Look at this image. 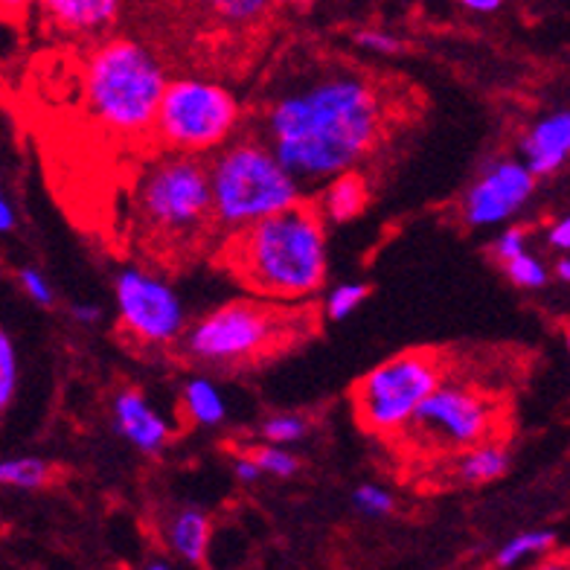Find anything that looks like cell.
Segmentation results:
<instances>
[{
  "label": "cell",
  "mask_w": 570,
  "mask_h": 570,
  "mask_svg": "<svg viewBox=\"0 0 570 570\" xmlns=\"http://www.w3.org/2000/svg\"><path fill=\"white\" fill-rule=\"evenodd\" d=\"M501 265L503 271H507V277H510L518 288H541V285L548 283V271H544V265H541L533 254H527V250H521V254L512 256V259H507V263Z\"/></svg>",
  "instance_id": "cell-25"
},
{
  "label": "cell",
  "mask_w": 570,
  "mask_h": 570,
  "mask_svg": "<svg viewBox=\"0 0 570 570\" xmlns=\"http://www.w3.org/2000/svg\"><path fill=\"white\" fill-rule=\"evenodd\" d=\"M524 230L521 227H510V230H503L501 236H498L495 242V256L501 259V263H507V259H512V256H518L524 248Z\"/></svg>",
  "instance_id": "cell-30"
},
{
  "label": "cell",
  "mask_w": 570,
  "mask_h": 570,
  "mask_svg": "<svg viewBox=\"0 0 570 570\" xmlns=\"http://www.w3.org/2000/svg\"><path fill=\"white\" fill-rule=\"evenodd\" d=\"M315 330V315L279 301H233L198 317L184 332L193 361L218 370H239L277 355Z\"/></svg>",
  "instance_id": "cell-5"
},
{
  "label": "cell",
  "mask_w": 570,
  "mask_h": 570,
  "mask_svg": "<svg viewBox=\"0 0 570 570\" xmlns=\"http://www.w3.org/2000/svg\"><path fill=\"white\" fill-rule=\"evenodd\" d=\"M521 158L535 178L562 169L570 158V111L550 114L535 122L521 140Z\"/></svg>",
  "instance_id": "cell-14"
},
{
  "label": "cell",
  "mask_w": 570,
  "mask_h": 570,
  "mask_svg": "<svg viewBox=\"0 0 570 570\" xmlns=\"http://www.w3.org/2000/svg\"><path fill=\"white\" fill-rule=\"evenodd\" d=\"M210 518H207V512L196 510V507L175 510L166 521V544L180 562L187 564H204L207 550H210Z\"/></svg>",
  "instance_id": "cell-16"
},
{
  "label": "cell",
  "mask_w": 570,
  "mask_h": 570,
  "mask_svg": "<svg viewBox=\"0 0 570 570\" xmlns=\"http://www.w3.org/2000/svg\"><path fill=\"white\" fill-rule=\"evenodd\" d=\"M535 189V175L524 160H492L463 196V218L472 227H495L515 216Z\"/></svg>",
  "instance_id": "cell-11"
},
{
  "label": "cell",
  "mask_w": 570,
  "mask_h": 570,
  "mask_svg": "<svg viewBox=\"0 0 570 570\" xmlns=\"http://www.w3.org/2000/svg\"><path fill=\"white\" fill-rule=\"evenodd\" d=\"M556 535L550 530H530V533H518L512 535L507 544L495 553V568H515L530 556L548 553L553 548Z\"/></svg>",
  "instance_id": "cell-20"
},
{
  "label": "cell",
  "mask_w": 570,
  "mask_h": 570,
  "mask_svg": "<svg viewBox=\"0 0 570 570\" xmlns=\"http://www.w3.org/2000/svg\"><path fill=\"white\" fill-rule=\"evenodd\" d=\"M166 85L158 56L135 38H106L85 59V108L102 131L122 140L155 135Z\"/></svg>",
  "instance_id": "cell-3"
},
{
  "label": "cell",
  "mask_w": 570,
  "mask_h": 570,
  "mask_svg": "<svg viewBox=\"0 0 570 570\" xmlns=\"http://www.w3.org/2000/svg\"><path fill=\"white\" fill-rule=\"evenodd\" d=\"M70 315H73V321L79 323H97L99 315H102V308L94 306V303H76L73 308H70Z\"/></svg>",
  "instance_id": "cell-34"
},
{
  "label": "cell",
  "mask_w": 570,
  "mask_h": 570,
  "mask_svg": "<svg viewBox=\"0 0 570 570\" xmlns=\"http://www.w3.org/2000/svg\"><path fill=\"white\" fill-rule=\"evenodd\" d=\"M550 245L559 250H570V216H564L562 222H556L553 227H550Z\"/></svg>",
  "instance_id": "cell-33"
},
{
  "label": "cell",
  "mask_w": 570,
  "mask_h": 570,
  "mask_svg": "<svg viewBox=\"0 0 570 570\" xmlns=\"http://www.w3.org/2000/svg\"><path fill=\"white\" fill-rule=\"evenodd\" d=\"M248 454L259 463V469H263L265 474H274V478H292V474H297V469H301V460L274 443L250 445Z\"/></svg>",
  "instance_id": "cell-24"
},
{
  "label": "cell",
  "mask_w": 570,
  "mask_h": 570,
  "mask_svg": "<svg viewBox=\"0 0 570 570\" xmlns=\"http://www.w3.org/2000/svg\"><path fill=\"white\" fill-rule=\"evenodd\" d=\"M196 3L216 21L245 27V23L263 21L277 0H196Z\"/></svg>",
  "instance_id": "cell-19"
},
{
  "label": "cell",
  "mask_w": 570,
  "mask_h": 570,
  "mask_svg": "<svg viewBox=\"0 0 570 570\" xmlns=\"http://www.w3.org/2000/svg\"><path fill=\"white\" fill-rule=\"evenodd\" d=\"M353 501L364 515L379 518V515H391L393 512V495L384 487H375V483H364L353 492Z\"/></svg>",
  "instance_id": "cell-27"
},
{
  "label": "cell",
  "mask_w": 570,
  "mask_h": 570,
  "mask_svg": "<svg viewBox=\"0 0 570 570\" xmlns=\"http://www.w3.org/2000/svg\"><path fill=\"white\" fill-rule=\"evenodd\" d=\"M495 425V411L487 396L465 384H440L422 402L411 431L425 443L445 451H465L487 443Z\"/></svg>",
  "instance_id": "cell-10"
},
{
  "label": "cell",
  "mask_w": 570,
  "mask_h": 570,
  "mask_svg": "<svg viewBox=\"0 0 570 570\" xmlns=\"http://www.w3.org/2000/svg\"><path fill=\"white\" fill-rule=\"evenodd\" d=\"M18 283H21V288L27 292V297H30L32 303H38V306H53V285L47 283V277L41 271L21 268L18 271Z\"/></svg>",
  "instance_id": "cell-28"
},
{
  "label": "cell",
  "mask_w": 570,
  "mask_h": 570,
  "mask_svg": "<svg viewBox=\"0 0 570 570\" xmlns=\"http://www.w3.org/2000/svg\"><path fill=\"white\" fill-rule=\"evenodd\" d=\"M149 568H151V570H169V568H173V564L166 562V559H155V562H151Z\"/></svg>",
  "instance_id": "cell-38"
},
{
  "label": "cell",
  "mask_w": 570,
  "mask_h": 570,
  "mask_svg": "<svg viewBox=\"0 0 570 570\" xmlns=\"http://www.w3.org/2000/svg\"><path fill=\"white\" fill-rule=\"evenodd\" d=\"M510 469V454L495 443H481L463 451L458 474L465 483H492Z\"/></svg>",
  "instance_id": "cell-18"
},
{
  "label": "cell",
  "mask_w": 570,
  "mask_h": 570,
  "mask_svg": "<svg viewBox=\"0 0 570 570\" xmlns=\"http://www.w3.org/2000/svg\"><path fill=\"white\" fill-rule=\"evenodd\" d=\"M303 434H306V422H303L301 416H294V413L271 416V420L263 425L265 443H274V445L297 443V440H303Z\"/></svg>",
  "instance_id": "cell-26"
},
{
  "label": "cell",
  "mask_w": 570,
  "mask_h": 570,
  "mask_svg": "<svg viewBox=\"0 0 570 570\" xmlns=\"http://www.w3.org/2000/svg\"><path fill=\"white\" fill-rule=\"evenodd\" d=\"M135 216L149 248L169 256L193 250L216 230L210 166L180 151L151 160L137 180Z\"/></svg>",
  "instance_id": "cell-4"
},
{
  "label": "cell",
  "mask_w": 570,
  "mask_h": 570,
  "mask_svg": "<svg viewBox=\"0 0 570 570\" xmlns=\"http://www.w3.org/2000/svg\"><path fill=\"white\" fill-rule=\"evenodd\" d=\"M355 45L361 50H367V53L375 56H396L402 53V41L396 36H391L387 30H361L355 32Z\"/></svg>",
  "instance_id": "cell-29"
},
{
  "label": "cell",
  "mask_w": 570,
  "mask_h": 570,
  "mask_svg": "<svg viewBox=\"0 0 570 570\" xmlns=\"http://www.w3.org/2000/svg\"><path fill=\"white\" fill-rule=\"evenodd\" d=\"M443 361L428 350H411L382 361L353 387L355 420L370 434L391 436L407 431L431 393L443 384Z\"/></svg>",
  "instance_id": "cell-8"
},
{
  "label": "cell",
  "mask_w": 570,
  "mask_h": 570,
  "mask_svg": "<svg viewBox=\"0 0 570 570\" xmlns=\"http://www.w3.org/2000/svg\"><path fill=\"white\" fill-rule=\"evenodd\" d=\"M16 227V210H12V204L3 198V189H0V233H9Z\"/></svg>",
  "instance_id": "cell-36"
},
{
  "label": "cell",
  "mask_w": 570,
  "mask_h": 570,
  "mask_svg": "<svg viewBox=\"0 0 570 570\" xmlns=\"http://www.w3.org/2000/svg\"><path fill=\"white\" fill-rule=\"evenodd\" d=\"M184 411H187L189 422H196V425L204 428L222 425L227 416V405L222 391H218L210 379H202V375L189 379L187 387H184Z\"/></svg>",
  "instance_id": "cell-17"
},
{
  "label": "cell",
  "mask_w": 570,
  "mask_h": 570,
  "mask_svg": "<svg viewBox=\"0 0 570 570\" xmlns=\"http://www.w3.org/2000/svg\"><path fill=\"white\" fill-rule=\"evenodd\" d=\"M117 315L128 338L146 350H166L184 341L187 312L164 277L142 268H122L114 283Z\"/></svg>",
  "instance_id": "cell-9"
},
{
  "label": "cell",
  "mask_w": 570,
  "mask_h": 570,
  "mask_svg": "<svg viewBox=\"0 0 570 570\" xmlns=\"http://www.w3.org/2000/svg\"><path fill=\"white\" fill-rule=\"evenodd\" d=\"M384 135L379 85L358 73H326L285 88L263 114V137L303 187L355 169Z\"/></svg>",
  "instance_id": "cell-1"
},
{
  "label": "cell",
  "mask_w": 570,
  "mask_h": 570,
  "mask_svg": "<svg viewBox=\"0 0 570 570\" xmlns=\"http://www.w3.org/2000/svg\"><path fill=\"white\" fill-rule=\"evenodd\" d=\"M370 202V184L358 169H346L335 175L321 187V196L315 198L317 210L326 218V225H346L364 213Z\"/></svg>",
  "instance_id": "cell-15"
},
{
  "label": "cell",
  "mask_w": 570,
  "mask_h": 570,
  "mask_svg": "<svg viewBox=\"0 0 570 570\" xmlns=\"http://www.w3.org/2000/svg\"><path fill=\"white\" fill-rule=\"evenodd\" d=\"M45 21L68 38H99L120 18L122 0H38Z\"/></svg>",
  "instance_id": "cell-12"
},
{
  "label": "cell",
  "mask_w": 570,
  "mask_h": 570,
  "mask_svg": "<svg viewBox=\"0 0 570 570\" xmlns=\"http://www.w3.org/2000/svg\"><path fill=\"white\" fill-rule=\"evenodd\" d=\"M114 425L122 440H128L142 454H158L173 434L169 422L135 387H126L114 396Z\"/></svg>",
  "instance_id": "cell-13"
},
{
  "label": "cell",
  "mask_w": 570,
  "mask_h": 570,
  "mask_svg": "<svg viewBox=\"0 0 570 570\" xmlns=\"http://www.w3.org/2000/svg\"><path fill=\"white\" fill-rule=\"evenodd\" d=\"M222 265L254 297L301 303L326 283V218L315 202H297L227 233Z\"/></svg>",
  "instance_id": "cell-2"
},
{
  "label": "cell",
  "mask_w": 570,
  "mask_h": 570,
  "mask_svg": "<svg viewBox=\"0 0 570 570\" xmlns=\"http://www.w3.org/2000/svg\"><path fill=\"white\" fill-rule=\"evenodd\" d=\"M458 3L463 9H469V12H481V16L498 12L503 7V0H458Z\"/></svg>",
  "instance_id": "cell-35"
},
{
  "label": "cell",
  "mask_w": 570,
  "mask_h": 570,
  "mask_svg": "<svg viewBox=\"0 0 570 570\" xmlns=\"http://www.w3.org/2000/svg\"><path fill=\"white\" fill-rule=\"evenodd\" d=\"M38 7V0H0V16L9 21H21Z\"/></svg>",
  "instance_id": "cell-31"
},
{
  "label": "cell",
  "mask_w": 570,
  "mask_h": 570,
  "mask_svg": "<svg viewBox=\"0 0 570 570\" xmlns=\"http://www.w3.org/2000/svg\"><path fill=\"white\" fill-rule=\"evenodd\" d=\"M18 391V355L16 344L7 332L0 330V416L12 405Z\"/></svg>",
  "instance_id": "cell-23"
},
{
  "label": "cell",
  "mask_w": 570,
  "mask_h": 570,
  "mask_svg": "<svg viewBox=\"0 0 570 570\" xmlns=\"http://www.w3.org/2000/svg\"><path fill=\"white\" fill-rule=\"evenodd\" d=\"M239 122L242 106L230 88L184 76L166 85L151 137L164 142L166 151L204 158L227 146Z\"/></svg>",
  "instance_id": "cell-7"
},
{
  "label": "cell",
  "mask_w": 570,
  "mask_h": 570,
  "mask_svg": "<svg viewBox=\"0 0 570 570\" xmlns=\"http://www.w3.org/2000/svg\"><path fill=\"white\" fill-rule=\"evenodd\" d=\"M556 274H559V277L564 279V283H570V256L568 259H562V263L556 265Z\"/></svg>",
  "instance_id": "cell-37"
},
{
  "label": "cell",
  "mask_w": 570,
  "mask_h": 570,
  "mask_svg": "<svg viewBox=\"0 0 570 570\" xmlns=\"http://www.w3.org/2000/svg\"><path fill=\"white\" fill-rule=\"evenodd\" d=\"M568 350H570V332H568Z\"/></svg>",
  "instance_id": "cell-39"
},
{
  "label": "cell",
  "mask_w": 570,
  "mask_h": 570,
  "mask_svg": "<svg viewBox=\"0 0 570 570\" xmlns=\"http://www.w3.org/2000/svg\"><path fill=\"white\" fill-rule=\"evenodd\" d=\"M216 230L233 233L303 202V184L265 137H236L210 160Z\"/></svg>",
  "instance_id": "cell-6"
},
{
  "label": "cell",
  "mask_w": 570,
  "mask_h": 570,
  "mask_svg": "<svg viewBox=\"0 0 570 570\" xmlns=\"http://www.w3.org/2000/svg\"><path fill=\"white\" fill-rule=\"evenodd\" d=\"M370 294V285L367 283H341L335 285L330 292V297H326V317L330 321H346V317L353 315L355 308L361 306V303L367 301Z\"/></svg>",
  "instance_id": "cell-22"
},
{
  "label": "cell",
  "mask_w": 570,
  "mask_h": 570,
  "mask_svg": "<svg viewBox=\"0 0 570 570\" xmlns=\"http://www.w3.org/2000/svg\"><path fill=\"white\" fill-rule=\"evenodd\" d=\"M50 481V465L38 458L0 460V487L38 489Z\"/></svg>",
  "instance_id": "cell-21"
},
{
  "label": "cell",
  "mask_w": 570,
  "mask_h": 570,
  "mask_svg": "<svg viewBox=\"0 0 570 570\" xmlns=\"http://www.w3.org/2000/svg\"><path fill=\"white\" fill-rule=\"evenodd\" d=\"M233 472H236V478H239L242 483H256L265 474L250 454H242V458L233 463Z\"/></svg>",
  "instance_id": "cell-32"
}]
</instances>
